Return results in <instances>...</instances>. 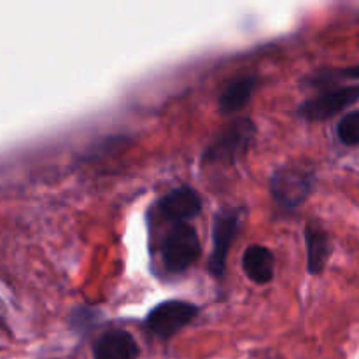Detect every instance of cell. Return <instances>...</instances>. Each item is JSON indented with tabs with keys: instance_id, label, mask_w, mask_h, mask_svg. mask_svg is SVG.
<instances>
[{
	"instance_id": "cell-1",
	"label": "cell",
	"mask_w": 359,
	"mask_h": 359,
	"mask_svg": "<svg viewBox=\"0 0 359 359\" xmlns=\"http://www.w3.org/2000/svg\"><path fill=\"white\" fill-rule=\"evenodd\" d=\"M314 172L304 167H280L273 172L270 191L280 209L294 210L311 195L314 188Z\"/></svg>"
},
{
	"instance_id": "cell-2",
	"label": "cell",
	"mask_w": 359,
	"mask_h": 359,
	"mask_svg": "<svg viewBox=\"0 0 359 359\" xmlns=\"http://www.w3.org/2000/svg\"><path fill=\"white\" fill-rule=\"evenodd\" d=\"M163 265L170 273H182L196 263L202 255L198 233L188 223H177L172 226L163 242Z\"/></svg>"
},
{
	"instance_id": "cell-3",
	"label": "cell",
	"mask_w": 359,
	"mask_h": 359,
	"mask_svg": "<svg viewBox=\"0 0 359 359\" xmlns=\"http://www.w3.org/2000/svg\"><path fill=\"white\" fill-rule=\"evenodd\" d=\"M255 133L256 128L251 119H237L210 142L203 158L207 163H235L238 158L248 153Z\"/></svg>"
},
{
	"instance_id": "cell-4",
	"label": "cell",
	"mask_w": 359,
	"mask_h": 359,
	"mask_svg": "<svg viewBox=\"0 0 359 359\" xmlns=\"http://www.w3.org/2000/svg\"><path fill=\"white\" fill-rule=\"evenodd\" d=\"M198 316V307L191 302L167 300L153 309L146 318V328L160 340H170L175 333Z\"/></svg>"
},
{
	"instance_id": "cell-5",
	"label": "cell",
	"mask_w": 359,
	"mask_h": 359,
	"mask_svg": "<svg viewBox=\"0 0 359 359\" xmlns=\"http://www.w3.org/2000/svg\"><path fill=\"white\" fill-rule=\"evenodd\" d=\"M359 102V84L339 86L326 90L316 97L309 98L298 107V114L311 123L326 121L340 112L347 111Z\"/></svg>"
},
{
	"instance_id": "cell-6",
	"label": "cell",
	"mask_w": 359,
	"mask_h": 359,
	"mask_svg": "<svg viewBox=\"0 0 359 359\" xmlns=\"http://www.w3.org/2000/svg\"><path fill=\"white\" fill-rule=\"evenodd\" d=\"M238 231V214L235 210H219L214 217L212 252L207 262L209 273L216 279H223L226 269L228 252L233 245Z\"/></svg>"
},
{
	"instance_id": "cell-7",
	"label": "cell",
	"mask_w": 359,
	"mask_h": 359,
	"mask_svg": "<svg viewBox=\"0 0 359 359\" xmlns=\"http://www.w3.org/2000/svg\"><path fill=\"white\" fill-rule=\"evenodd\" d=\"M200 210H202V198L189 186H179L172 189L160 202L161 216L174 224L193 219L198 216Z\"/></svg>"
},
{
	"instance_id": "cell-8",
	"label": "cell",
	"mask_w": 359,
	"mask_h": 359,
	"mask_svg": "<svg viewBox=\"0 0 359 359\" xmlns=\"http://www.w3.org/2000/svg\"><path fill=\"white\" fill-rule=\"evenodd\" d=\"M139 354V344L125 330H109L93 344V359H137Z\"/></svg>"
},
{
	"instance_id": "cell-9",
	"label": "cell",
	"mask_w": 359,
	"mask_h": 359,
	"mask_svg": "<svg viewBox=\"0 0 359 359\" xmlns=\"http://www.w3.org/2000/svg\"><path fill=\"white\" fill-rule=\"evenodd\" d=\"M307 248V270L311 276H321L332 258V241L328 231L318 223H309L304 231Z\"/></svg>"
},
{
	"instance_id": "cell-10",
	"label": "cell",
	"mask_w": 359,
	"mask_h": 359,
	"mask_svg": "<svg viewBox=\"0 0 359 359\" xmlns=\"http://www.w3.org/2000/svg\"><path fill=\"white\" fill-rule=\"evenodd\" d=\"M242 269L255 284H269L276 272V258L265 245H249L242 256Z\"/></svg>"
},
{
	"instance_id": "cell-11",
	"label": "cell",
	"mask_w": 359,
	"mask_h": 359,
	"mask_svg": "<svg viewBox=\"0 0 359 359\" xmlns=\"http://www.w3.org/2000/svg\"><path fill=\"white\" fill-rule=\"evenodd\" d=\"M258 79L255 76H244L237 77L231 81L219 95V111L224 114H231V112H238L249 104Z\"/></svg>"
},
{
	"instance_id": "cell-12",
	"label": "cell",
	"mask_w": 359,
	"mask_h": 359,
	"mask_svg": "<svg viewBox=\"0 0 359 359\" xmlns=\"http://www.w3.org/2000/svg\"><path fill=\"white\" fill-rule=\"evenodd\" d=\"M337 137L347 147L359 146V109L346 112L337 123Z\"/></svg>"
},
{
	"instance_id": "cell-13",
	"label": "cell",
	"mask_w": 359,
	"mask_h": 359,
	"mask_svg": "<svg viewBox=\"0 0 359 359\" xmlns=\"http://www.w3.org/2000/svg\"><path fill=\"white\" fill-rule=\"evenodd\" d=\"M330 79H353L359 81V63L358 65L344 67V69H335V70H326L321 74V79H316V83H326Z\"/></svg>"
}]
</instances>
